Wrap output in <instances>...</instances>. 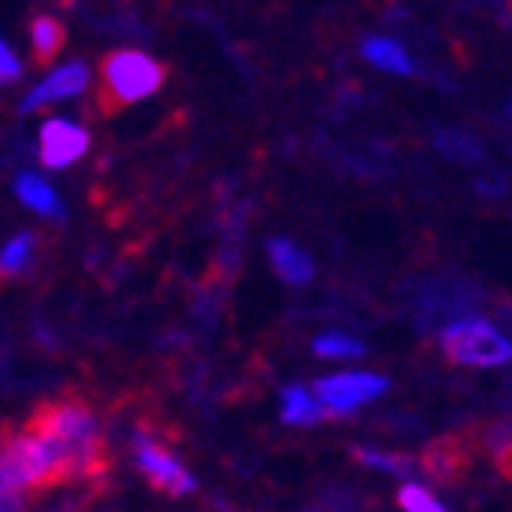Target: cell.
Listing matches in <instances>:
<instances>
[{"instance_id":"obj_15","label":"cell","mask_w":512,"mask_h":512,"mask_svg":"<svg viewBox=\"0 0 512 512\" xmlns=\"http://www.w3.org/2000/svg\"><path fill=\"white\" fill-rule=\"evenodd\" d=\"M30 256H33V235H19V238H11L8 246L0 249V278L19 275L22 267L30 264Z\"/></svg>"},{"instance_id":"obj_2","label":"cell","mask_w":512,"mask_h":512,"mask_svg":"<svg viewBox=\"0 0 512 512\" xmlns=\"http://www.w3.org/2000/svg\"><path fill=\"white\" fill-rule=\"evenodd\" d=\"M165 81V66L143 52H114L99 66V110L114 114L121 107H132L139 99L154 96Z\"/></svg>"},{"instance_id":"obj_16","label":"cell","mask_w":512,"mask_h":512,"mask_svg":"<svg viewBox=\"0 0 512 512\" xmlns=\"http://www.w3.org/2000/svg\"><path fill=\"white\" fill-rule=\"evenodd\" d=\"M363 341H355V337H344V333H322L319 341H315V355L322 359H348V355H363Z\"/></svg>"},{"instance_id":"obj_8","label":"cell","mask_w":512,"mask_h":512,"mask_svg":"<svg viewBox=\"0 0 512 512\" xmlns=\"http://www.w3.org/2000/svg\"><path fill=\"white\" fill-rule=\"evenodd\" d=\"M88 85V66L85 63H66L59 66L52 77H44V85H37L26 96V103H22V110L30 114V110L37 107H48V103H59V99H70V96H81Z\"/></svg>"},{"instance_id":"obj_19","label":"cell","mask_w":512,"mask_h":512,"mask_svg":"<svg viewBox=\"0 0 512 512\" xmlns=\"http://www.w3.org/2000/svg\"><path fill=\"white\" fill-rule=\"evenodd\" d=\"M494 469L502 472L505 480H512V432L494 447Z\"/></svg>"},{"instance_id":"obj_12","label":"cell","mask_w":512,"mask_h":512,"mask_svg":"<svg viewBox=\"0 0 512 512\" xmlns=\"http://www.w3.org/2000/svg\"><path fill=\"white\" fill-rule=\"evenodd\" d=\"M30 37H33V59H37V63H52L66 44V30L59 26V19H52V15L33 19Z\"/></svg>"},{"instance_id":"obj_18","label":"cell","mask_w":512,"mask_h":512,"mask_svg":"<svg viewBox=\"0 0 512 512\" xmlns=\"http://www.w3.org/2000/svg\"><path fill=\"white\" fill-rule=\"evenodd\" d=\"M22 74L19 59L11 55V48L4 41H0V85H8V81H15V77Z\"/></svg>"},{"instance_id":"obj_20","label":"cell","mask_w":512,"mask_h":512,"mask_svg":"<svg viewBox=\"0 0 512 512\" xmlns=\"http://www.w3.org/2000/svg\"><path fill=\"white\" fill-rule=\"evenodd\" d=\"M216 512H227V509H216Z\"/></svg>"},{"instance_id":"obj_3","label":"cell","mask_w":512,"mask_h":512,"mask_svg":"<svg viewBox=\"0 0 512 512\" xmlns=\"http://www.w3.org/2000/svg\"><path fill=\"white\" fill-rule=\"evenodd\" d=\"M439 348L458 366H505L512 363V341L487 319H458L439 333Z\"/></svg>"},{"instance_id":"obj_11","label":"cell","mask_w":512,"mask_h":512,"mask_svg":"<svg viewBox=\"0 0 512 512\" xmlns=\"http://www.w3.org/2000/svg\"><path fill=\"white\" fill-rule=\"evenodd\" d=\"M322 406L315 403V395L308 388H300V384H289L286 392H282V421L286 425H315L322 421Z\"/></svg>"},{"instance_id":"obj_17","label":"cell","mask_w":512,"mask_h":512,"mask_svg":"<svg viewBox=\"0 0 512 512\" xmlns=\"http://www.w3.org/2000/svg\"><path fill=\"white\" fill-rule=\"evenodd\" d=\"M399 505H403L406 512H447L432 498V491H425L421 483H403V487H399Z\"/></svg>"},{"instance_id":"obj_13","label":"cell","mask_w":512,"mask_h":512,"mask_svg":"<svg viewBox=\"0 0 512 512\" xmlns=\"http://www.w3.org/2000/svg\"><path fill=\"white\" fill-rule=\"evenodd\" d=\"M15 191H19L22 202L30 205V209H37L41 216H63V205H59L55 191L41 180V176H33V172H22L19 180H15Z\"/></svg>"},{"instance_id":"obj_10","label":"cell","mask_w":512,"mask_h":512,"mask_svg":"<svg viewBox=\"0 0 512 512\" xmlns=\"http://www.w3.org/2000/svg\"><path fill=\"white\" fill-rule=\"evenodd\" d=\"M366 63H374L384 74H414V59L406 55V48L392 37H366L363 41Z\"/></svg>"},{"instance_id":"obj_1","label":"cell","mask_w":512,"mask_h":512,"mask_svg":"<svg viewBox=\"0 0 512 512\" xmlns=\"http://www.w3.org/2000/svg\"><path fill=\"white\" fill-rule=\"evenodd\" d=\"M33 436L44 439L59 454V461L70 472V483H103L110 476V447L103 436L96 410L81 395L48 399L26 421Z\"/></svg>"},{"instance_id":"obj_14","label":"cell","mask_w":512,"mask_h":512,"mask_svg":"<svg viewBox=\"0 0 512 512\" xmlns=\"http://www.w3.org/2000/svg\"><path fill=\"white\" fill-rule=\"evenodd\" d=\"M355 461H363L370 469H381V472H392L399 480H406L410 472H414V461L403 458V454H381V450H366V447H355Z\"/></svg>"},{"instance_id":"obj_5","label":"cell","mask_w":512,"mask_h":512,"mask_svg":"<svg viewBox=\"0 0 512 512\" xmlns=\"http://www.w3.org/2000/svg\"><path fill=\"white\" fill-rule=\"evenodd\" d=\"M388 388V381L377 374H333L315 381V403L326 417H348L363 403L377 399Z\"/></svg>"},{"instance_id":"obj_9","label":"cell","mask_w":512,"mask_h":512,"mask_svg":"<svg viewBox=\"0 0 512 512\" xmlns=\"http://www.w3.org/2000/svg\"><path fill=\"white\" fill-rule=\"evenodd\" d=\"M267 256H271V267L278 271V278L289 282V286H308L311 275H315L311 256L297 242H289V238H271L267 242Z\"/></svg>"},{"instance_id":"obj_4","label":"cell","mask_w":512,"mask_h":512,"mask_svg":"<svg viewBox=\"0 0 512 512\" xmlns=\"http://www.w3.org/2000/svg\"><path fill=\"white\" fill-rule=\"evenodd\" d=\"M132 450H136V465L139 472L147 476V483L154 491L169 494V498H183V494L194 491V476L180 465V458L172 454L165 443L158 439V432L150 425L136 428V439H132Z\"/></svg>"},{"instance_id":"obj_7","label":"cell","mask_w":512,"mask_h":512,"mask_svg":"<svg viewBox=\"0 0 512 512\" xmlns=\"http://www.w3.org/2000/svg\"><path fill=\"white\" fill-rule=\"evenodd\" d=\"M88 150V132L74 121H44L41 161L48 169H66Z\"/></svg>"},{"instance_id":"obj_6","label":"cell","mask_w":512,"mask_h":512,"mask_svg":"<svg viewBox=\"0 0 512 512\" xmlns=\"http://www.w3.org/2000/svg\"><path fill=\"white\" fill-rule=\"evenodd\" d=\"M472 454H476L472 432H447V436L432 439V443L421 450V461H417V469L425 472L428 480L454 483V480H461V476L469 472Z\"/></svg>"}]
</instances>
